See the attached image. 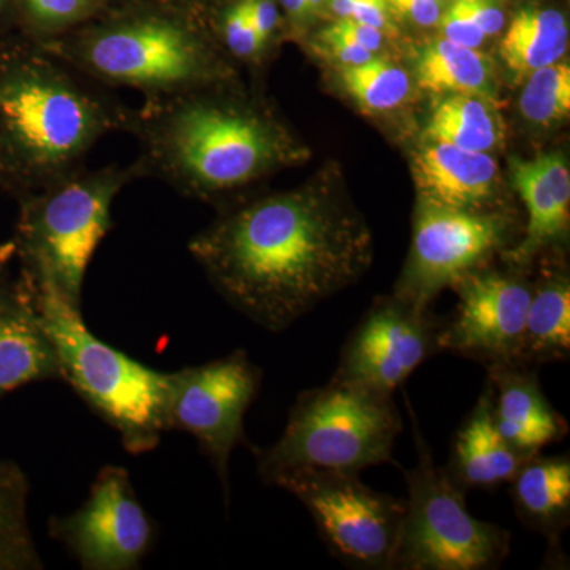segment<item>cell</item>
Here are the masks:
<instances>
[{
	"label": "cell",
	"instance_id": "cell-1",
	"mask_svg": "<svg viewBox=\"0 0 570 570\" xmlns=\"http://www.w3.org/2000/svg\"><path fill=\"white\" fill-rule=\"evenodd\" d=\"M187 247L216 291L272 333L354 284L373 258L362 217L314 187L235 206Z\"/></svg>",
	"mask_w": 570,
	"mask_h": 570
},
{
	"label": "cell",
	"instance_id": "cell-2",
	"mask_svg": "<svg viewBox=\"0 0 570 570\" xmlns=\"http://www.w3.org/2000/svg\"><path fill=\"white\" fill-rule=\"evenodd\" d=\"M219 82L145 100L130 115L140 178H157L187 197L234 193L298 157L283 126Z\"/></svg>",
	"mask_w": 570,
	"mask_h": 570
},
{
	"label": "cell",
	"instance_id": "cell-3",
	"mask_svg": "<svg viewBox=\"0 0 570 570\" xmlns=\"http://www.w3.org/2000/svg\"><path fill=\"white\" fill-rule=\"evenodd\" d=\"M36 41L0 40V183L36 193L82 168L104 137L129 127L132 110Z\"/></svg>",
	"mask_w": 570,
	"mask_h": 570
},
{
	"label": "cell",
	"instance_id": "cell-4",
	"mask_svg": "<svg viewBox=\"0 0 570 570\" xmlns=\"http://www.w3.org/2000/svg\"><path fill=\"white\" fill-rule=\"evenodd\" d=\"M70 69L108 88L163 99L224 81L208 24L168 0H134L39 43Z\"/></svg>",
	"mask_w": 570,
	"mask_h": 570
},
{
	"label": "cell",
	"instance_id": "cell-5",
	"mask_svg": "<svg viewBox=\"0 0 570 570\" xmlns=\"http://www.w3.org/2000/svg\"><path fill=\"white\" fill-rule=\"evenodd\" d=\"M403 420L393 395L330 379L296 396L281 438L255 450L257 471L273 483L302 469L360 474L393 463Z\"/></svg>",
	"mask_w": 570,
	"mask_h": 570
},
{
	"label": "cell",
	"instance_id": "cell-6",
	"mask_svg": "<svg viewBox=\"0 0 570 570\" xmlns=\"http://www.w3.org/2000/svg\"><path fill=\"white\" fill-rule=\"evenodd\" d=\"M140 178L135 164L73 171L22 195L17 255L22 275L80 307L82 284L97 247L111 228V209L127 184Z\"/></svg>",
	"mask_w": 570,
	"mask_h": 570
},
{
	"label": "cell",
	"instance_id": "cell-7",
	"mask_svg": "<svg viewBox=\"0 0 570 570\" xmlns=\"http://www.w3.org/2000/svg\"><path fill=\"white\" fill-rule=\"evenodd\" d=\"M31 285L63 381L118 431L127 452L156 449L167 431L168 373L154 371L108 346L89 332L80 307L71 306L51 288Z\"/></svg>",
	"mask_w": 570,
	"mask_h": 570
},
{
	"label": "cell",
	"instance_id": "cell-8",
	"mask_svg": "<svg viewBox=\"0 0 570 570\" xmlns=\"http://www.w3.org/2000/svg\"><path fill=\"white\" fill-rule=\"evenodd\" d=\"M414 423L417 463L406 471V515L397 543L400 570H493L512 550V535L498 524L475 519L464 491L434 463L417 419L406 396Z\"/></svg>",
	"mask_w": 570,
	"mask_h": 570
},
{
	"label": "cell",
	"instance_id": "cell-9",
	"mask_svg": "<svg viewBox=\"0 0 570 570\" xmlns=\"http://www.w3.org/2000/svg\"><path fill=\"white\" fill-rule=\"evenodd\" d=\"M273 485L305 505L337 561L351 569H393L406 499L370 489L352 472L302 469Z\"/></svg>",
	"mask_w": 570,
	"mask_h": 570
},
{
	"label": "cell",
	"instance_id": "cell-10",
	"mask_svg": "<svg viewBox=\"0 0 570 570\" xmlns=\"http://www.w3.org/2000/svg\"><path fill=\"white\" fill-rule=\"evenodd\" d=\"M261 385V367L245 351L168 373L165 428L198 442L223 482L225 499L230 455L245 442V415Z\"/></svg>",
	"mask_w": 570,
	"mask_h": 570
},
{
	"label": "cell",
	"instance_id": "cell-11",
	"mask_svg": "<svg viewBox=\"0 0 570 570\" xmlns=\"http://www.w3.org/2000/svg\"><path fill=\"white\" fill-rule=\"evenodd\" d=\"M444 318L400 295L373 303L341 348L332 379L393 395L431 356L441 354Z\"/></svg>",
	"mask_w": 570,
	"mask_h": 570
},
{
	"label": "cell",
	"instance_id": "cell-12",
	"mask_svg": "<svg viewBox=\"0 0 570 570\" xmlns=\"http://www.w3.org/2000/svg\"><path fill=\"white\" fill-rule=\"evenodd\" d=\"M452 287L459 305L442 322L441 352L485 367L520 363L530 281L515 272L479 268L460 277Z\"/></svg>",
	"mask_w": 570,
	"mask_h": 570
},
{
	"label": "cell",
	"instance_id": "cell-13",
	"mask_svg": "<svg viewBox=\"0 0 570 570\" xmlns=\"http://www.w3.org/2000/svg\"><path fill=\"white\" fill-rule=\"evenodd\" d=\"M509 225L494 214L444 208L422 202L411 257L396 295L430 306L442 288L482 265L508 243Z\"/></svg>",
	"mask_w": 570,
	"mask_h": 570
},
{
	"label": "cell",
	"instance_id": "cell-14",
	"mask_svg": "<svg viewBox=\"0 0 570 570\" xmlns=\"http://www.w3.org/2000/svg\"><path fill=\"white\" fill-rule=\"evenodd\" d=\"M52 539L63 543L82 568H138L154 539L153 523L135 493L129 472L107 466L94 480L77 512L50 521Z\"/></svg>",
	"mask_w": 570,
	"mask_h": 570
},
{
	"label": "cell",
	"instance_id": "cell-15",
	"mask_svg": "<svg viewBox=\"0 0 570 570\" xmlns=\"http://www.w3.org/2000/svg\"><path fill=\"white\" fill-rule=\"evenodd\" d=\"M62 379L28 277L0 285V397L33 382Z\"/></svg>",
	"mask_w": 570,
	"mask_h": 570
},
{
	"label": "cell",
	"instance_id": "cell-16",
	"mask_svg": "<svg viewBox=\"0 0 570 570\" xmlns=\"http://www.w3.org/2000/svg\"><path fill=\"white\" fill-rule=\"evenodd\" d=\"M487 379L493 387L494 423L513 448L535 455L568 436V422L551 406L540 385L539 367L520 363L489 366Z\"/></svg>",
	"mask_w": 570,
	"mask_h": 570
},
{
	"label": "cell",
	"instance_id": "cell-17",
	"mask_svg": "<svg viewBox=\"0 0 570 570\" xmlns=\"http://www.w3.org/2000/svg\"><path fill=\"white\" fill-rule=\"evenodd\" d=\"M510 170L513 186L527 206L528 224L524 238L505 250V258L513 265H527L568 234L570 171L564 156L557 153L512 160Z\"/></svg>",
	"mask_w": 570,
	"mask_h": 570
},
{
	"label": "cell",
	"instance_id": "cell-18",
	"mask_svg": "<svg viewBox=\"0 0 570 570\" xmlns=\"http://www.w3.org/2000/svg\"><path fill=\"white\" fill-rule=\"evenodd\" d=\"M530 456L499 433L493 419V387L487 379L478 403L453 441L452 456L444 466L449 478L464 493L468 490L493 491L512 482Z\"/></svg>",
	"mask_w": 570,
	"mask_h": 570
},
{
	"label": "cell",
	"instance_id": "cell-19",
	"mask_svg": "<svg viewBox=\"0 0 570 570\" xmlns=\"http://www.w3.org/2000/svg\"><path fill=\"white\" fill-rule=\"evenodd\" d=\"M412 175L422 202L479 212L494 193L498 165L489 153L428 141L414 154Z\"/></svg>",
	"mask_w": 570,
	"mask_h": 570
},
{
	"label": "cell",
	"instance_id": "cell-20",
	"mask_svg": "<svg viewBox=\"0 0 570 570\" xmlns=\"http://www.w3.org/2000/svg\"><path fill=\"white\" fill-rule=\"evenodd\" d=\"M521 523L549 542V554L562 561L561 538L570 524V456L535 453L510 482Z\"/></svg>",
	"mask_w": 570,
	"mask_h": 570
},
{
	"label": "cell",
	"instance_id": "cell-21",
	"mask_svg": "<svg viewBox=\"0 0 570 570\" xmlns=\"http://www.w3.org/2000/svg\"><path fill=\"white\" fill-rule=\"evenodd\" d=\"M570 356V283L564 275H551L532 284L521 365L540 367L568 362Z\"/></svg>",
	"mask_w": 570,
	"mask_h": 570
},
{
	"label": "cell",
	"instance_id": "cell-22",
	"mask_svg": "<svg viewBox=\"0 0 570 570\" xmlns=\"http://www.w3.org/2000/svg\"><path fill=\"white\" fill-rule=\"evenodd\" d=\"M569 47V24L554 9L528 7L510 22L499 45L502 61L519 77L560 62Z\"/></svg>",
	"mask_w": 570,
	"mask_h": 570
},
{
	"label": "cell",
	"instance_id": "cell-23",
	"mask_svg": "<svg viewBox=\"0 0 570 570\" xmlns=\"http://www.w3.org/2000/svg\"><path fill=\"white\" fill-rule=\"evenodd\" d=\"M420 89L430 94H463L493 100V70L479 48H469L448 39L436 40L420 52Z\"/></svg>",
	"mask_w": 570,
	"mask_h": 570
},
{
	"label": "cell",
	"instance_id": "cell-24",
	"mask_svg": "<svg viewBox=\"0 0 570 570\" xmlns=\"http://www.w3.org/2000/svg\"><path fill=\"white\" fill-rule=\"evenodd\" d=\"M426 140L448 142L466 151L490 153L501 140V121L482 97L453 94L431 115Z\"/></svg>",
	"mask_w": 570,
	"mask_h": 570
},
{
	"label": "cell",
	"instance_id": "cell-25",
	"mask_svg": "<svg viewBox=\"0 0 570 570\" xmlns=\"http://www.w3.org/2000/svg\"><path fill=\"white\" fill-rule=\"evenodd\" d=\"M28 494L20 468L0 463V570L41 568L29 530Z\"/></svg>",
	"mask_w": 570,
	"mask_h": 570
},
{
	"label": "cell",
	"instance_id": "cell-26",
	"mask_svg": "<svg viewBox=\"0 0 570 570\" xmlns=\"http://www.w3.org/2000/svg\"><path fill=\"white\" fill-rule=\"evenodd\" d=\"M341 82L360 107L373 112L396 110L411 96L407 71L376 56L358 66L341 67Z\"/></svg>",
	"mask_w": 570,
	"mask_h": 570
},
{
	"label": "cell",
	"instance_id": "cell-27",
	"mask_svg": "<svg viewBox=\"0 0 570 570\" xmlns=\"http://www.w3.org/2000/svg\"><path fill=\"white\" fill-rule=\"evenodd\" d=\"M17 29L26 39L43 43L102 13L100 0H11Z\"/></svg>",
	"mask_w": 570,
	"mask_h": 570
},
{
	"label": "cell",
	"instance_id": "cell-28",
	"mask_svg": "<svg viewBox=\"0 0 570 570\" xmlns=\"http://www.w3.org/2000/svg\"><path fill=\"white\" fill-rule=\"evenodd\" d=\"M520 97L524 119L539 126H551L568 118L570 111V67L557 62L528 75Z\"/></svg>",
	"mask_w": 570,
	"mask_h": 570
},
{
	"label": "cell",
	"instance_id": "cell-29",
	"mask_svg": "<svg viewBox=\"0 0 570 570\" xmlns=\"http://www.w3.org/2000/svg\"><path fill=\"white\" fill-rule=\"evenodd\" d=\"M205 21L214 41L239 61H255L266 50L255 32L246 0H225Z\"/></svg>",
	"mask_w": 570,
	"mask_h": 570
},
{
	"label": "cell",
	"instance_id": "cell-30",
	"mask_svg": "<svg viewBox=\"0 0 570 570\" xmlns=\"http://www.w3.org/2000/svg\"><path fill=\"white\" fill-rule=\"evenodd\" d=\"M438 26L444 39L464 47L480 48L485 40V33L480 31L478 24L469 18L459 0H453L448 10L442 11Z\"/></svg>",
	"mask_w": 570,
	"mask_h": 570
},
{
	"label": "cell",
	"instance_id": "cell-31",
	"mask_svg": "<svg viewBox=\"0 0 570 570\" xmlns=\"http://www.w3.org/2000/svg\"><path fill=\"white\" fill-rule=\"evenodd\" d=\"M393 18L411 22L419 28H433L442 17V3L433 0H387Z\"/></svg>",
	"mask_w": 570,
	"mask_h": 570
},
{
	"label": "cell",
	"instance_id": "cell-32",
	"mask_svg": "<svg viewBox=\"0 0 570 570\" xmlns=\"http://www.w3.org/2000/svg\"><path fill=\"white\" fill-rule=\"evenodd\" d=\"M255 32L269 47L283 26L284 14L277 0H246Z\"/></svg>",
	"mask_w": 570,
	"mask_h": 570
},
{
	"label": "cell",
	"instance_id": "cell-33",
	"mask_svg": "<svg viewBox=\"0 0 570 570\" xmlns=\"http://www.w3.org/2000/svg\"><path fill=\"white\" fill-rule=\"evenodd\" d=\"M325 32L333 33V36L341 37V39L352 41V43L360 45L365 50L376 55L384 45V36L376 28L363 24V22L352 20V18H343L336 20L328 28L324 29Z\"/></svg>",
	"mask_w": 570,
	"mask_h": 570
},
{
	"label": "cell",
	"instance_id": "cell-34",
	"mask_svg": "<svg viewBox=\"0 0 570 570\" xmlns=\"http://www.w3.org/2000/svg\"><path fill=\"white\" fill-rule=\"evenodd\" d=\"M472 21L485 37L497 36L504 28L505 14L499 0H459Z\"/></svg>",
	"mask_w": 570,
	"mask_h": 570
},
{
	"label": "cell",
	"instance_id": "cell-35",
	"mask_svg": "<svg viewBox=\"0 0 570 570\" xmlns=\"http://www.w3.org/2000/svg\"><path fill=\"white\" fill-rule=\"evenodd\" d=\"M317 43L322 45L325 55L340 62L341 67L358 66V63L367 62L376 56L360 47V45L352 43V41L341 39V37L325 31L318 33Z\"/></svg>",
	"mask_w": 570,
	"mask_h": 570
},
{
	"label": "cell",
	"instance_id": "cell-36",
	"mask_svg": "<svg viewBox=\"0 0 570 570\" xmlns=\"http://www.w3.org/2000/svg\"><path fill=\"white\" fill-rule=\"evenodd\" d=\"M352 20L376 28L382 33L395 31V22L387 0H355Z\"/></svg>",
	"mask_w": 570,
	"mask_h": 570
},
{
	"label": "cell",
	"instance_id": "cell-37",
	"mask_svg": "<svg viewBox=\"0 0 570 570\" xmlns=\"http://www.w3.org/2000/svg\"><path fill=\"white\" fill-rule=\"evenodd\" d=\"M168 2L174 3L179 9L189 11L202 20H206V17L225 0H168Z\"/></svg>",
	"mask_w": 570,
	"mask_h": 570
},
{
	"label": "cell",
	"instance_id": "cell-38",
	"mask_svg": "<svg viewBox=\"0 0 570 570\" xmlns=\"http://www.w3.org/2000/svg\"><path fill=\"white\" fill-rule=\"evenodd\" d=\"M285 20L294 26L307 20L306 0H277Z\"/></svg>",
	"mask_w": 570,
	"mask_h": 570
},
{
	"label": "cell",
	"instance_id": "cell-39",
	"mask_svg": "<svg viewBox=\"0 0 570 570\" xmlns=\"http://www.w3.org/2000/svg\"><path fill=\"white\" fill-rule=\"evenodd\" d=\"M13 28L17 29V22H14L13 6H11V0H0V37Z\"/></svg>",
	"mask_w": 570,
	"mask_h": 570
},
{
	"label": "cell",
	"instance_id": "cell-40",
	"mask_svg": "<svg viewBox=\"0 0 570 570\" xmlns=\"http://www.w3.org/2000/svg\"><path fill=\"white\" fill-rule=\"evenodd\" d=\"M17 257V245L13 239L10 242L0 243V285L3 284V275L11 264V261Z\"/></svg>",
	"mask_w": 570,
	"mask_h": 570
},
{
	"label": "cell",
	"instance_id": "cell-41",
	"mask_svg": "<svg viewBox=\"0 0 570 570\" xmlns=\"http://www.w3.org/2000/svg\"><path fill=\"white\" fill-rule=\"evenodd\" d=\"M325 0H306V11H307V18L313 17V14H316L318 10H321V7L324 6Z\"/></svg>",
	"mask_w": 570,
	"mask_h": 570
},
{
	"label": "cell",
	"instance_id": "cell-42",
	"mask_svg": "<svg viewBox=\"0 0 570 570\" xmlns=\"http://www.w3.org/2000/svg\"><path fill=\"white\" fill-rule=\"evenodd\" d=\"M100 2H102L105 10H107L112 9V7L124 6V3L134 2V0H100Z\"/></svg>",
	"mask_w": 570,
	"mask_h": 570
},
{
	"label": "cell",
	"instance_id": "cell-43",
	"mask_svg": "<svg viewBox=\"0 0 570 570\" xmlns=\"http://www.w3.org/2000/svg\"><path fill=\"white\" fill-rule=\"evenodd\" d=\"M433 2L442 3V2H444V0H433Z\"/></svg>",
	"mask_w": 570,
	"mask_h": 570
}]
</instances>
